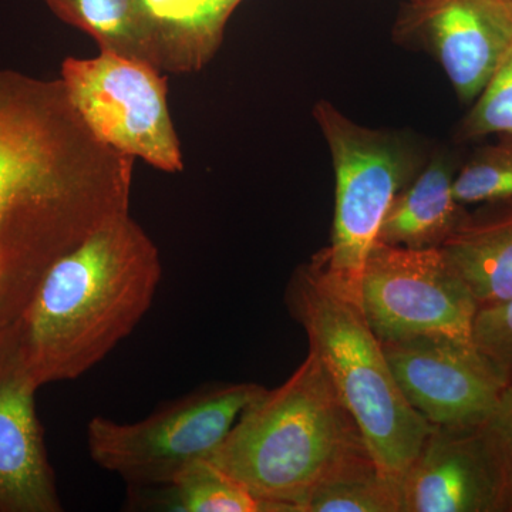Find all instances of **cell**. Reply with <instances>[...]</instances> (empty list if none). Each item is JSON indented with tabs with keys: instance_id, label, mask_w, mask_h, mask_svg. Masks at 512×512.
Masks as SVG:
<instances>
[{
	"instance_id": "6da1fadb",
	"label": "cell",
	"mask_w": 512,
	"mask_h": 512,
	"mask_svg": "<svg viewBox=\"0 0 512 512\" xmlns=\"http://www.w3.org/2000/svg\"><path fill=\"white\" fill-rule=\"evenodd\" d=\"M134 157L101 143L62 80L0 72V329L46 272L130 214Z\"/></svg>"
},
{
	"instance_id": "7a4b0ae2",
	"label": "cell",
	"mask_w": 512,
	"mask_h": 512,
	"mask_svg": "<svg viewBox=\"0 0 512 512\" xmlns=\"http://www.w3.org/2000/svg\"><path fill=\"white\" fill-rule=\"evenodd\" d=\"M161 276L160 252L138 222L110 221L56 261L0 329V366L36 389L83 376L137 328Z\"/></svg>"
},
{
	"instance_id": "3957f363",
	"label": "cell",
	"mask_w": 512,
	"mask_h": 512,
	"mask_svg": "<svg viewBox=\"0 0 512 512\" xmlns=\"http://www.w3.org/2000/svg\"><path fill=\"white\" fill-rule=\"evenodd\" d=\"M366 444L312 352L248 404L210 463L272 512H303L316 487Z\"/></svg>"
},
{
	"instance_id": "277c9868",
	"label": "cell",
	"mask_w": 512,
	"mask_h": 512,
	"mask_svg": "<svg viewBox=\"0 0 512 512\" xmlns=\"http://www.w3.org/2000/svg\"><path fill=\"white\" fill-rule=\"evenodd\" d=\"M286 303L305 329L309 352L318 357L359 427L370 456L387 476L402 481L433 426L397 386L356 293L309 264L293 275Z\"/></svg>"
},
{
	"instance_id": "5b68a950",
	"label": "cell",
	"mask_w": 512,
	"mask_h": 512,
	"mask_svg": "<svg viewBox=\"0 0 512 512\" xmlns=\"http://www.w3.org/2000/svg\"><path fill=\"white\" fill-rule=\"evenodd\" d=\"M256 383H221L163 404L134 423L97 416L87 424V450L103 470L134 490L164 487L210 460L241 413L265 392Z\"/></svg>"
},
{
	"instance_id": "8992f818",
	"label": "cell",
	"mask_w": 512,
	"mask_h": 512,
	"mask_svg": "<svg viewBox=\"0 0 512 512\" xmlns=\"http://www.w3.org/2000/svg\"><path fill=\"white\" fill-rule=\"evenodd\" d=\"M336 175L335 217L329 247L311 264L357 295L367 254L394 197L419 173L409 140L359 126L328 101L315 106Z\"/></svg>"
},
{
	"instance_id": "52a82bcc",
	"label": "cell",
	"mask_w": 512,
	"mask_h": 512,
	"mask_svg": "<svg viewBox=\"0 0 512 512\" xmlns=\"http://www.w3.org/2000/svg\"><path fill=\"white\" fill-rule=\"evenodd\" d=\"M60 80L74 110L101 143L165 173L184 170L167 80L156 67L101 50L90 59L66 57Z\"/></svg>"
},
{
	"instance_id": "ba28073f",
	"label": "cell",
	"mask_w": 512,
	"mask_h": 512,
	"mask_svg": "<svg viewBox=\"0 0 512 512\" xmlns=\"http://www.w3.org/2000/svg\"><path fill=\"white\" fill-rule=\"evenodd\" d=\"M357 301L382 343L426 335L473 339L478 303L440 249L376 241L360 275Z\"/></svg>"
},
{
	"instance_id": "9c48e42d",
	"label": "cell",
	"mask_w": 512,
	"mask_h": 512,
	"mask_svg": "<svg viewBox=\"0 0 512 512\" xmlns=\"http://www.w3.org/2000/svg\"><path fill=\"white\" fill-rule=\"evenodd\" d=\"M382 345L403 396L433 427L485 426L510 384L473 339L426 335Z\"/></svg>"
},
{
	"instance_id": "30bf717a",
	"label": "cell",
	"mask_w": 512,
	"mask_h": 512,
	"mask_svg": "<svg viewBox=\"0 0 512 512\" xmlns=\"http://www.w3.org/2000/svg\"><path fill=\"white\" fill-rule=\"evenodd\" d=\"M400 33L439 59L461 100L477 99L512 47V0L410 3Z\"/></svg>"
},
{
	"instance_id": "8fae6325",
	"label": "cell",
	"mask_w": 512,
	"mask_h": 512,
	"mask_svg": "<svg viewBox=\"0 0 512 512\" xmlns=\"http://www.w3.org/2000/svg\"><path fill=\"white\" fill-rule=\"evenodd\" d=\"M402 512H505L503 470L485 427H433L402 478Z\"/></svg>"
},
{
	"instance_id": "7c38bea8",
	"label": "cell",
	"mask_w": 512,
	"mask_h": 512,
	"mask_svg": "<svg viewBox=\"0 0 512 512\" xmlns=\"http://www.w3.org/2000/svg\"><path fill=\"white\" fill-rule=\"evenodd\" d=\"M28 380L0 366V512L62 511Z\"/></svg>"
},
{
	"instance_id": "4fadbf2b",
	"label": "cell",
	"mask_w": 512,
	"mask_h": 512,
	"mask_svg": "<svg viewBox=\"0 0 512 512\" xmlns=\"http://www.w3.org/2000/svg\"><path fill=\"white\" fill-rule=\"evenodd\" d=\"M453 165L437 156L394 197L376 241L407 249H440L468 212L454 198Z\"/></svg>"
},
{
	"instance_id": "5bb4252c",
	"label": "cell",
	"mask_w": 512,
	"mask_h": 512,
	"mask_svg": "<svg viewBox=\"0 0 512 512\" xmlns=\"http://www.w3.org/2000/svg\"><path fill=\"white\" fill-rule=\"evenodd\" d=\"M440 251L478 308L512 299V205L491 214H468Z\"/></svg>"
},
{
	"instance_id": "9a60e30c",
	"label": "cell",
	"mask_w": 512,
	"mask_h": 512,
	"mask_svg": "<svg viewBox=\"0 0 512 512\" xmlns=\"http://www.w3.org/2000/svg\"><path fill=\"white\" fill-rule=\"evenodd\" d=\"M160 70L198 72L217 52L231 13L222 0H144Z\"/></svg>"
},
{
	"instance_id": "2e32d148",
	"label": "cell",
	"mask_w": 512,
	"mask_h": 512,
	"mask_svg": "<svg viewBox=\"0 0 512 512\" xmlns=\"http://www.w3.org/2000/svg\"><path fill=\"white\" fill-rule=\"evenodd\" d=\"M64 22L84 30L101 50L160 70L144 0H46ZM161 72V70H160Z\"/></svg>"
},
{
	"instance_id": "e0dca14e",
	"label": "cell",
	"mask_w": 512,
	"mask_h": 512,
	"mask_svg": "<svg viewBox=\"0 0 512 512\" xmlns=\"http://www.w3.org/2000/svg\"><path fill=\"white\" fill-rule=\"evenodd\" d=\"M303 512H402V481L387 476L365 448L316 487Z\"/></svg>"
},
{
	"instance_id": "ac0fdd59",
	"label": "cell",
	"mask_w": 512,
	"mask_h": 512,
	"mask_svg": "<svg viewBox=\"0 0 512 512\" xmlns=\"http://www.w3.org/2000/svg\"><path fill=\"white\" fill-rule=\"evenodd\" d=\"M161 495V507L178 512H272L210 461H200L164 487L146 488Z\"/></svg>"
},
{
	"instance_id": "d6986e66",
	"label": "cell",
	"mask_w": 512,
	"mask_h": 512,
	"mask_svg": "<svg viewBox=\"0 0 512 512\" xmlns=\"http://www.w3.org/2000/svg\"><path fill=\"white\" fill-rule=\"evenodd\" d=\"M458 204L503 202L512 198V134L497 146L485 147L463 168L453 181Z\"/></svg>"
},
{
	"instance_id": "ffe728a7",
	"label": "cell",
	"mask_w": 512,
	"mask_h": 512,
	"mask_svg": "<svg viewBox=\"0 0 512 512\" xmlns=\"http://www.w3.org/2000/svg\"><path fill=\"white\" fill-rule=\"evenodd\" d=\"M466 140L512 134V47L477 97L460 128Z\"/></svg>"
},
{
	"instance_id": "44dd1931",
	"label": "cell",
	"mask_w": 512,
	"mask_h": 512,
	"mask_svg": "<svg viewBox=\"0 0 512 512\" xmlns=\"http://www.w3.org/2000/svg\"><path fill=\"white\" fill-rule=\"evenodd\" d=\"M473 342L503 370L512 384V299L478 308Z\"/></svg>"
},
{
	"instance_id": "7402d4cb",
	"label": "cell",
	"mask_w": 512,
	"mask_h": 512,
	"mask_svg": "<svg viewBox=\"0 0 512 512\" xmlns=\"http://www.w3.org/2000/svg\"><path fill=\"white\" fill-rule=\"evenodd\" d=\"M484 427L503 470L505 512H512V384L505 387L497 409Z\"/></svg>"
},
{
	"instance_id": "603a6c76",
	"label": "cell",
	"mask_w": 512,
	"mask_h": 512,
	"mask_svg": "<svg viewBox=\"0 0 512 512\" xmlns=\"http://www.w3.org/2000/svg\"><path fill=\"white\" fill-rule=\"evenodd\" d=\"M242 0H222V3H224L225 9L228 10L229 13L234 12V9L237 8L239 3H241Z\"/></svg>"
},
{
	"instance_id": "cb8c5ba5",
	"label": "cell",
	"mask_w": 512,
	"mask_h": 512,
	"mask_svg": "<svg viewBox=\"0 0 512 512\" xmlns=\"http://www.w3.org/2000/svg\"><path fill=\"white\" fill-rule=\"evenodd\" d=\"M426 2V0H410V3H421Z\"/></svg>"
}]
</instances>
